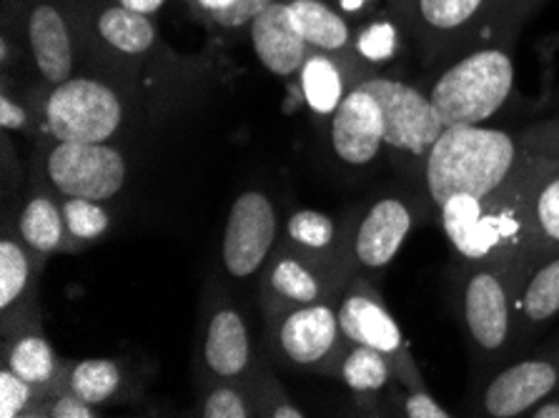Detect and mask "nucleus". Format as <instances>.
I'll return each instance as SVG.
<instances>
[{"label": "nucleus", "mask_w": 559, "mask_h": 418, "mask_svg": "<svg viewBox=\"0 0 559 418\" xmlns=\"http://www.w3.org/2000/svg\"><path fill=\"white\" fill-rule=\"evenodd\" d=\"M406 23L429 56H442L469 38L489 21L504 13V0H402Z\"/></svg>", "instance_id": "obj_11"}, {"label": "nucleus", "mask_w": 559, "mask_h": 418, "mask_svg": "<svg viewBox=\"0 0 559 418\" xmlns=\"http://www.w3.org/2000/svg\"><path fill=\"white\" fill-rule=\"evenodd\" d=\"M530 153L512 133L487 126H447L425 160V186L437 211L454 195L487 199L527 166Z\"/></svg>", "instance_id": "obj_1"}, {"label": "nucleus", "mask_w": 559, "mask_h": 418, "mask_svg": "<svg viewBox=\"0 0 559 418\" xmlns=\"http://www.w3.org/2000/svg\"><path fill=\"white\" fill-rule=\"evenodd\" d=\"M396 40H400V36H396L392 23H374L367 31H361V36L357 38V50L361 58L379 63L396 53Z\"/></svg>", "instance_id": "obj_33"}, {"label": "nucleus", "mask_w": 559, "mask_h": 418, "mask_svg": "<svg viewBox=\"0 0 559 418\" xmlns=\"http://www.w3.org/2000/svg\"><path fill=\"white\" fill-rule=\"evenodd\" d=\"M269 321L274 326L271 338L284 361L319 373H338V363L349 348V341L342 334L336 309L329 298L307 306H292Z\"/></svg>", "instance_id": "obj_7"}, {"label": "nucleus", "mask_w": 559, "mask_h": 418, "mask_svg": "<svg viewBox=\"0 0 559 418\" xmlns=\"http://www.w3.org/2000/svg\"><path fill=\"white\" fill-rule=\"evenodd\" d=\"M514 61L504 48H474L439 73L429 91L444 126H481L514 91Z\"/></svg>", "instance_id": "obj_3"}, {"label": "nucleus", "mask_w": 559, "mask_h": 418, "mask_svg": "<svg viewBox=\"0 0 559 418\" xmlns=\"http://www.w3.org/2000/svg\"><path fill=\"white\" fill-rule=\"evenodd\" d=\"M63 218L68 236L73 241H96L111 226V216L108 211L100 206V201H88V199H66L63 201Z\"/></svg>", "instance_id": "obj_30"}, {"label": "nucleus", "mask_w": 559, "mask_h": 418, "mask_svg": "<svg viewBox=\"0 0 559 418\" xmlns=\"http://www.w3.org/2000/svg\"><path fill=\"white\" fill-rule=\"evenodd\" d=\"M527 259L469 263L462 286V319L472 346L481 356H504L507 348L520 338L516 286Z\"/></svg>", "instance_id": "obj_4"}, {"label": "nucleus", "mask_w": 559, "mask_h": 418, "mask_svg": "<svg viewBox=\"0 0 559 418\" xmlns=\"http://www.w3.org/2000/svg\"><path fill=\"white\" fill-rule=\"evenodd\" d=\"M278 243V213L266 193L247 191L231 203L224 228L222 261L231 278H253Z\"/></svg>", "instance_id": "obj_10"}, {"label": "nucleus", "mask_w": 559, "mask_h": 418, "mask_svg": "<svg viewBox=\"0 0 559 418\" xmlns=\"http://www.w3.org/2000/svg\"><path fill=\"white\" fill-rule=\"evenodd\" d=\"M532 249H559V160L532 156L524 181Z\"/></svg>", "instance_id": "obj_20"}, {"label": "nucleus", "mask_w": 559, "mask_h": 418, "mask_svg": "<svg viewBox=\"0 0 559 418\" xmlns=\"http://www.w3.org/2000/svg\"><path fill=\"white\" fill-rule=\"evenodd\" d=\"M234 3L236 0H199V5L203 8V11H209L211 15L226 11V8H231Z\"/></svg>", "instance_id": "obj_42"}, {"label": "nucleus", "mask_w": 559, "mask_h": 418, "mask_svg": "<svg viewBox=\"0 0 559 418\" xmlns=\"http://www.w3.org/2000/svg\"><path fill=\"white\" fill-rule=\"evenodd\" d=\"M301 88L309 108L317 116H334L346 91L342 68L324 53H311L301 68Z\"/></svg>", "instance_id": "obj_24"}, {"label": "nucleus", "mask_w": 559, "mask_h": 418, "mask_svg": "<svg viewBox=\"0 0 559 418\" xmlns=\"http://www.w3.org/2000/svg\"><path fill=\"white\" fill-rule=\"evenodd\" d=\"M392 373V358L377 351V348L359 344H349L342 363H338V377L354 394H379L389 386Z\"/></svg>", "instance_id": "obj_25"}, {"label": "nucleus", "mask_w": 559, "mask_h": 418, "mask_svg": "<svg viewBox=\"0 0 559 418\" xmlns=\"http://www.w3.org/2000/svg\"><path fill=\"white\" fill-rule=\"evenodd\" d=\"M332 148L346 166L361 168L381 156L384 148V116L377 98L352 85L332 118Z\"/></svg>", "instance_id": "obj_13"}, {"label": "nucleus", "mask_w": 559, "mask_h": 418, "mask_svg": "<svg viewBox=\"0 0 559 418\" xmlns=\"http://www.w3.org/2000/svg\"><path fill=\"white\" fill-rule=\"evenodd\" d=\"M25 123H28V110L21 104H15L8 93H3V98H0V126L5 131H21Z\"/></svg>", "instance_id": "obj_38"}, {"label": "nucleus", "mask_w": 559, "mask_h": 418, "mask_svg": "<svg viewBox=\"0 0 559 418\" xmlns=\"http://www.w3.org/2000/svg\"><path fill=\"white\" fill-rule=\"evenodd\" d=\"M530 160L502 191L487 199L454 195L439 208L449 243L467 263L527 259L535 253L527 224V203H524Z\"/></svg>", "instance_id": "obj_2"}, {"label": "nucleus", "mask_w": 559, "mask_h": 418, "mask_svg": "<svg viewBox=\"0 0 559 418\" xmlns=\"http://www.w3.org/2000/svg\"><path fill=\"white\" fill-rule=\"evenodd\" d=\"M46 176L63 199L104 203L121 193L129 168L123 153L108 143L56 141L46 156Z\"/></svg>", "instance_id": "obj_8"}, {"label": "nucleus", "mask_w": 559, "mask_h": 418, "mask_svg": "<svg viewBox=\"0 0 559 418\" xmlns=\"http://www.w3.org/2000/svg\"><path fill=\"white\" fill-rule=\"evenodd\" d=\"M68 386L83 401L100 406L111 401L118 394V389H121V369H118L116 361H108V358H86V361L75 363L71 369Z\"/></svg>", "instance_id": "obj_28"}, {"label": "nucleus", "mask_w": 559, "mask_h": 418, "mask_svg": "<svg viewBox=\"0 0 559 418\" xmlns=\"http://www.w3.org/2000/svg\"><path fill=\"white\" fill-rule=\"evenodd\" d=\"M504 5H516V0H504Z\"/></svg>", "instance_id": "obj_44"}, {"label": "nucleus", "mask_w": 559, "mask_h": 418, "mask_svg": "<svg viewBox=\"0 0 559 418\" xmlns=\"http://www.w3.org/2000/svg\"><path fill=\"white\" fill-rule=\"evenodd\" d=\"M286 241L307 253L332 255L338 241V228L321 211H294L289 224H286Z\"/></svg>", "instance_id": "obj_29"}, {"label": "nucleus", "mask_w": 559, "mask_h": 418, "mask_svg": "<svg viewBox=\"0 0 559 418\" xmlns=\"http://www.w3.org/2000/svg\"><path fill=\"white\" fill-rule=\"evenodd\" d=\"M33 391H36L33 383L3 366L0 369V418L25 416L33 404Z\"/></svg>", "instance_id": "obj_31"}, {"label": "nucleus", "mask_w": 559, "mask_h": 418, "mask_svg": "<svg viewBox=\"0 0 559 418\" xmlns=\"http://www.w3.org/2000/svg\"><path fill=\"white\" fill-rule=\"evenodd\" d=\"M289 11L296 33L309 43V48L324 50V53H342L349 48V23L334 8L321 0H292Z\"/></svg>", "instance_id": "obj_21"}, {"label": "nucleus", "mask_w": 559, "mask_h": 418, "mask_svg": "<svg viewBox=\"0 0 559 418\" xmlns=\"http://www.w3.org/2000/svg\"><path fill=\"white\" fill-rule=\"evenodd\" d=\"M203 418H247L251 416V406L247 398L231 383H222V386L211 389V394L203 401L201 408Z\"/></svg>", "instance_id": "obj_32"}, {"label": "nucleus", "mask_w": 559, "mask_h": 418, "mask_svg": "<svg viewBox=\"0 0 559 418\" xmlns=\"http://www.w3.org/2000/svg\"><path fill=\"white\" fill-rule=\"evenodd\" d=\"M201 361L209 377L234 383L247 377L251 366V336L243 315L234 306H216L209 313L201 338Z\"/></svg>", "instance_id": "obj_16"}, {"label": "nucleus", "mask_w": 559, "mask_h": 418, "mask_svg": "<svg viewBox=\"0 0 559 418\" xmlns=\"http://www.w3.org/2000/svg\"><path fill=\"white\" fill-rule=\"evenodd\" d=\"M338 3H342V11H346V13H357V11H361L364 5L369 3V0H338Z\"/></svg>", "instance_id": "obj_43"}, {"label": "nucleus", "mask_w": 559, "mask_h": 418, "mask_svg": "<svg viewBox=\"0 0 559 418\" xmlns=\"http://www.w3.org/2000/svg\"><path fill=\"white\" fill-rule=\"evenodd\" d=\"M33 280V261L25 243L3 238L0 241V311L11 315L28 294Z\"/></svg>", "instance_id": "obj_27"}, {"label": "nucleus", "mask_w": 559, "mask_h": 418, "mask_svg": "<svg viewBox=\"0 0 559 418\" xmlns=\"http://www.w3.org/2000/svg\"><path fill=\"white\" fill-rule=\"evenodd\" d=\"M266 416H274V418H304L307 414H304L299 406H292V404H274V406L269 408Z\"/></svg>", "instance_id": "obj_40"}, {"label": "nucleus", "mask_w": 559, "mask_h": 418, "mask_svg": "<svg viewBox=\"0 0 559 418\" xmlns=\"http://www.w3.org/2000/svg\"><path fill=\"white\" fill-rule=\"evenodd\" d=\"M559 313V249L535 251L524 261L516 286L520 336L545 326Z\"/></svg>", "instance_id": "obj_18"}, {"label": "nucleus", "mask_w": 559, "mask_h": 418, "mask_svg": "<svg viewBox=\"0 0 559 418\" xmlns=\"http://www.w3.org/2000/svg\"><path fill=\"white\" fill-rule=\"evenodd\" d=\"M98 36L123 56H141L156 43V25L148 15L129 11L121 3L98 15Z\"/></svg>", "instance_id": "obj_23"}, {"label": "nucleus", "mask_w": 559, "mask_h": 418, "mask_svg": "<svg viewBox=\"0 0 559 418\" xmlns=\"http://www.w3.org/2000/svg\"><path fill=\"white\" fill-rule=\"evenodd\" d=\"M555 389H559V361L527 358L499 371L481 396V411L492 418H514L530 414Z\"/></svg>", "instance_id": "obj_14"}, {"label": "nucleus", "mask_w": 559, "mask_h": 418, "mask_svg": "<svg viewBox=\"0 0 559 418\" xmlns=\"http://www.w3.org/2000/svg\"><path fill=\"white\" fill-rule=\"evenodd\" d=\"M530 416H535V418H559V401H542V404L532 408Z\"/></svg>", "instance_id": "obj_41"}, {"label": "nucleus", "mask_w": 559, "mask_h": 418, "mask_svg": "<svg viewBox=\"0 0 559 418\" xmlns=\"http://www.w3.org/2000/svg\"><path fill=\"white\" fill-rule=\"evenodd\" d=\"M19 234L28 251L40 259L63 251L68 236L63 208L48 195H33L21 211Z\"/></svg>", "instance_id": "obj_22"}, {"label": "nucleus", "mask_w": 559, "mask_h": 418, "mask_svg": "<svg viewBox=\"0 0 559 418\" xmlns=\"http://www.w3.org/2000/svg\"><path fill=\"white\" fill-rule=\"evenodd\" d=\"M524 151L535 158L545 160H559V116L552 121L532 126L530 131L520 135Z\"/></svg>", "instance_id": "obj_34"}, {"label": "nucleus", "mask_w": 559, "mask_h": 418, "mask_svg": "<svg viewBox=\"0 0 559 418\" xmlns=\"http://www.w3.org/2000/svg\"><path fill=\"white\" fill-rule=\"evenodd\" d=\"M28 46L40 79L58 85L73 79V40L61 8L36 3L28 13Z\"/></svg>", "instance_id": "obj_19"}, {"label": "nucleus", "mask_w": 559, "mask_h": 418, "mask_svg": "<svg viewBox=\"0 0 559 418\" xmlns=\"http://www.w3.org/2000/svg\"><path fill=\"white\" fill-rule=\"evenodd\" d=\"M276 0H236L231 8H226L222 13H214V21L222 28H241V25L251 23L259 13H264L269 5H274Z\"/></svg>", "instance_id": "obj_35"}, {"label": "nucleus", "mask_w": 559, "mask_h": 418, "mask_svg": "<svg viewBox=\"0 0 559 418\" xmlns=\"http://www.w3.org/2000/svg\"><path fill=\"white\" fill-rule=\"evenodd\" d=\"M5 366L36 389L48 386L58 377V358L44 336H21L5 356Z\"/></svg>", "instance_id": "obj_26"}, {"label": "nucleus", "mask_w": 559, "mask_h": 418, "mask_svg": "<svg viewBox=\"0 0 559 418\" xmlns=\"http://www.w3.org/2000/svg\"><path fill=\"white\" fill-rule=\"evenodd\" d=\"M96 408L88 404V401H83L79 394H73V391H68V394L58 396L53 404H50L48 408V416L53 418H96Z\"/></svg>", "instance_id": "obj_37"}, {"label": "nucleus", "mask_w": 559, "mask_h": 418, "mask_svg": "<svg viewBox=\"0 0 559 418\" xmlns=\"http://www.w3.org/2000/svg\"><path fill=\"white\" fill-rule=\"evenodd\" d=\"M118 3H121L123 8H129V11L148 15V13H156L158 8L166 3V0H118Z\"/></svg>", "instance_id": "obj_39"}, {"label": "nucleus", "mask_w": 559, "mask_h": 418, "mask_svg": "<svg viewBox=\"0 0 559 418\" xmlns=\"http://www.w3.org/2000/svg\"><path fill=\"white\" fill-rule=\"evenodd\" d=\"M251 46L259 63L269 73L278 79H289L294 73H301L304 63L311 56L309 43L296 33L292 23L289 3L269 5L264 13H259L251 23Z\"/></svg>", "instance_id": "obj_17"}, {"label": "nucleus", "mask_w": 559, "mask_h": 418, "mask_svg": "<svg viewBox=\"0 0 559 418\" xmlns=\"http://www.w3.org/2000/svg\"><path fill=\"white\" fill-rule=\"evenodd\" d=\"M404 416L409 418H449L452 414L444 406H439L425 389H414L404 401Z\"/></svg>", "instance_id": "obj_36"}, {"label": "nucleus", "mask_w": 559, "mask_h": 418, "mask_svg": "<svg viewBox=\"0 0 559 418\" xmlns=\"http://www.w3.org/2000/svg\"><path fill=\"white\" fill-rule=\"evenodd\" d=\"M336 315L342 334L349 344L377 348V351L392 358L394 369L400 373L402 381H406L414 389H425L421 386V379L417 377V371L412 369L409 356L404 351L400 323L392 319V313H389L386 306L379 301V296L371 291H361L359 286H354V291L349 296H344L342 303H338Z\"/></svg>", "instance_id": "obj_12"}, {"label": "nucleus", "mask_w": 559, "mask_h": 418, "mask_svg": "<svg viewBox=\"0 0 559 418\" xmlns=\"http://www.w3.org/2000/svg\"><path fill=\"white\" fill-rule=\"evenodd\" d=\"M414 226V211L400 195H384L364 213L352 255L364 271H384L396 259Z\"/></svg>", "instance_id": "obj_15"}, {"label": "nucleus", "mask_w": 559, "mask_h": 418, "mask_svg": "<svg viewBox=\"0 0 559 418\" xmlns=\"http://www.w3.org/2000/svg\"><path fill=\"white\" fill-rule=\"evenodd\" d=\"M338 253L317 255L296 249L286 241L276 253H271L264 271V301L266 315L274 319L292 306H307L326 301L342 286Z\"/></svg>", "instance_id": "obj_9"}, {"label": "nucleus", "mask_w": 559, "mask_h": 418, "mask_svg": "<svg viewBox=\"0 0 559 418\" xmlns=\"http://www.w3.org/2000/svg\"><path fill=\"white\" fill-rule=\"evenodd\" d=\"M44 116L56 141L106 143L123 123V104L111 85L96 79H68L53 85Z\"/></svg>", "instance_id": "obj_5"}, {"label": "nucleus", "mask_w": 559, "mask_h": 418, "mask_svg": "<svg viewBox=\"0 0 559 418\" xmlns=\"http://www.w3.org/2000/svg\"><path fill=\"white\" fill-rule=\"evenodd\" d=\"M357 85L377 98L384 116V146L414 164H425L431 146L447 128L429 93L381 75L364 79Z\"/></svg>", "instance_id": "obj_6"}]
</instances>
